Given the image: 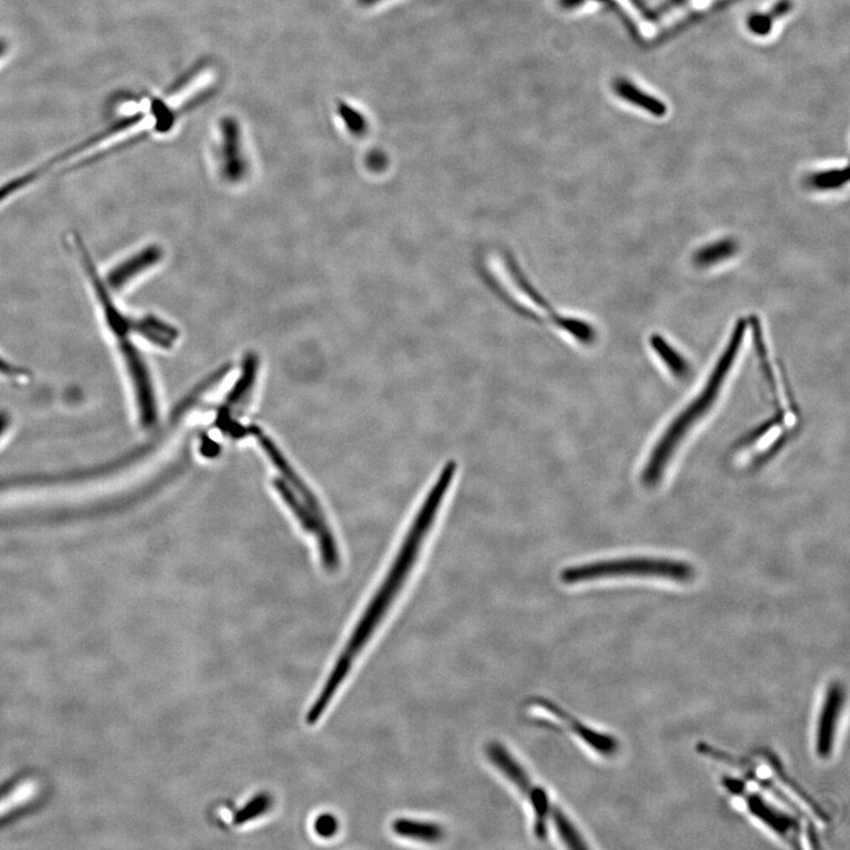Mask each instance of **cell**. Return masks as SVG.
Segmentation results:
<instances>
[{"label": "cell", "mask_w": 850, "mask_h": 850, "mask_svg": "<svg viewBox=\"0 0 850 850\" xmlns=\"http://www.w3.org/2000/svg\"><path fill=\"white\" fill-rule=\"evenodd\" d=\"M456 472V461H448L446 466H443L441 469L440 475L437 476L434 485L429 489L421 507L418 508L413 522H411L408 533L404 536L400 551H398L394 562H392L387 578L384 579L375 597L372 598L369 606L366 607L348 643H346L342 653H340V656L336 660L330 676L326 679L322 691L319 692L315 703L311 705L309 712H307V724H316L322 718L324 712L331 704L333 697L336 696L340 686L344 683L345 678L348 677L359 653L368 644L372 634H374L379 624H381L385 614L388 613L389 608L397 598L398 593L401 592L405 581H407L409 574L413 571L418 557H420L424 542L427 540V536L434 526L451 485H453Z\"/></svg>", "instance_id": "obj_1"}, {"label": "cell", "mask_w": 850, "mask_h": 850, "mask_svg": "<svg viewBox=\"0 0 850 850\" xmlns=\"http://www.w3.org/2000/svg\"><path fill=\"white\" fill-rule=\"evenodd\" d=\"M745 330H747L745 319L738 320L734 330H732L729 343L725 346L701 394L671 423L663 437L658 441L655 449L652 450L650 459L647 461L643 472V483L645 486L655 487L658 485L679 443L684 440L686 434L693 428V425L701 421L717 401L725 379H727L732 366L735 364L736 357L740 353Z\"/></svg>", "instance_id": "obj_2"}, {"label": "cell", "mask_w": 850, "mask_h": 850, "mask_svg": "<svg viewBox=\"0 0 850 850\" xmlns=\"http://www.w3.org/2000/svg\"><path fill=\"white\" fill-rule=\"evenodd\" d=\"M659 578L676 583H688L695 577L693 567L684 561L668 559L630 558L590 562L565 568L560 573L566 585L587 581L627 577Z\"/></svg>", "instance_id": "obj_3"}, {"label": "cell", "mask_w": 850, "mask_h": 850, "mask_svg": "<svg viewBox=\"0 0 850 850\" xmlns=\"http://www.w3.org/2000/svg\"><path fill=\"white\" fill-rule=\"evenodd\" d=\"M487 755L496 768L502 771L510 782L518 788L522 795L531 802L534 812V833L541 841L547 839V820L551 813L552 804L546 791L536 787L532 778L528 776L525 769L518 761L508 753V750L500 743H489Z\"/></svg>", "instance_id": "obj_4"}, {"label": "cell", "mask_w": 850, "mask_h": 850, "mask_svg": "<svg viewBox=\"0 0 850 850\" xmlns=\"http://www.w3.org/2000/svg\"><path fill=\"white\" fill-rule=\"evenodd\" d=\"M274 488L277 489L280 498L284 500L287 507L296 516L297 520L305 528V531L316 536L320 557L326 570L336 571L339 566V553L335 540L326 519L319 518L311 509L305 505V502L299 498L296 492L289 486L283 477L273 482Z\"/></svg>", "instance_id": "obj_5"}, {"label": "cell", "mask_w": 850, "mask_h": 850, "mask_svg": "<svg viewBox=\"0 0 850 850\" xmlns=\"http://www.w3.org/2000/svg\"><path fill=\"white\" fill-rule=\"evenodd\" d=\"M117 342H119L120 353L133 384L141 424L145 428H150L158 420V404H156L152 376L141 352L129 338L117 340Z\"/></svg>", "instance_id": "obj_6"}, {"label": "cell", "mask_w": 850, "mask_h": 850, "mask_svg": "<svg viewBox=\"0 0 850 850\" xmlns=\"http://www.w3.org/2000/svg\"><path fill=\"white\" fill-rule=\"evenodd\" d=\"M723 786L732 791V793L742 795L745 802H747L749 812L753 814L756 819L763 822L764 825H767L771 830H774V833L780 835L781 838L789 842L791 846L800 847L799 842L802 828L800 822L797 821L793 815L783 812V810L776 807L775 804L763 799L760 794L745 793L744 787L740 781L725 778Z\"/></svg>", "instance_id": "obj_7"}, {"label": "cell", "mask_w": 850, "mask_h": 850, "mask_svg": "<svg viewBox=\"0 0 850 850\" xmlns=\"http://www.w3.org/2000/svg\"><path fill=\"white\" fill-rule=\"evenodd\" d=\"M846 701V692L839 682L828 686L825 701L820 711L819 721L816 729V754L822 760L832 755L834 750L836 732L840 723L843 705Z\"/></svg>", "instance_id": "obj_8"}, {"label": "cell", "mask_w": 850, "mask_h": 850, "mask_svg": "<svg viewBox=\"0 0 850 850\" xmlns=\"http://www.w3.org/2000/svg\"><path fill=\"white\" fill-rule=\"evenodd\" d=\"M162 255L163 252L159 246L152 245L143 248L132 257L111 268L106 279H104V283L107 284L111 292L120 291L140 274L159 264Z\"/></svg>", "instance_id": "obj_9"}, {"label": "cell", "mask_w": 850, "mask_h": 850, "mask_svg": "<svg viewBox=\"0 0 850 850\" xmlns=\"http://www.w3.org/2000/svg\"><path fill=\"white\" fill-rule=\"evenodd\" d=\"M222 174L230 182H239L247 173V162L241 149L240 132L234 121L222 124Z\"/></svg>", "instance_id": "obj_10"}, {"label": "cell", "mask_w": 850, "mask_h": 850, "mask_svg": "<svg viewBox=\"0 0 850 850\" xmlns=\"http://www.w3.org/2000/svg\"><path fill=\"white\" fill-rule=\"evenodd\" d=\"M540 704L544 706L546 710L551 712V714L560 718L561 721L567 725L568 729L573 732V734L578 735L581 740L590 745V747L597 751L600 755L612 756L618 753L619 742L617 741V738L586 727V725L580 723L577 719H574V717L567 714V712L562 710L558 705L547 701H541Z\"/></svg>", "instance_id": "obj_11"}, {"label": "cell", "mask_w": 850, "mask_h": 850, "mask_svg": "<svg viewBox=\"0 0 850 850\" xmlns=\"http://www.w3.org/2000/svg\"><path fill=\"white\" fill-rule=\"evenodd\" d=\"M130 335L140 336L160 348L168 349L179 337V332L174 326L158 317L148 315L132 318L130 324Z\"/></svg>", "instance_id": "obj_12"}, {"label": "cell", "mask_w": 850, "mask_h": 850, "mask_svg": "<svg viewBox=\"0 0 850 850\" xmlns=\"http://www.w3.org/2000/svg\"><path fill=\"white\" fill-rule=\"evenodd\" d=\"M613 90L621 100L630 103L633 107L646 111V113L652 116L664 117L668 114V107H666V104L662 100L646 93L636 83L626 80V78H618V80L614 81Z\"/></svg>", "instance_id": "obj_13"}, {"label": "cell", "mask_w": 850, "mask_h": 850, "mask_svg": "<svg viewBox=\"0 0 850 850\" xmlns=\"http://www.w3.org/2000/svg\"><path fill=\"white\" fill-rule=\"evenodd\" d=\"M32 791V782L26 781L24 778H17L9 783L4 784L0 788V823L6 822L11 817L18 815L19 812L25 810L26 803L30 801Z\"/></svg>", "instance_id": "obj_14"}, {"label": "cell", "mask_w": 850, "mask_h": 850, "mask_svg": "<svg viewBox=\"0 0 850 850\" xmlns=\"http://www.w3.org/2000/svg\"><path fill=\"white\" fill-rule=\"evenodd\" d=\"M793 9L790 0H780L768 12H754L748 17L747 29L751 35L764 38L773 34L778 19L786 17Z\"/></svg>", "instance_id": "obj_15"}, {"label": "cell", "mask_w": 850, "mask_h": 850, "mask_svg": "<svg viewBox=\"0 0 850 850\" xmlns=\"http://www.w3.org/2000/svg\"><path fill=\"white\" fill-rule=\"evenodd\" d=\"M650 345L656 355L660 358L671 374L678 379L688 378L691 374V366L686 358L668 343L663 336L653 335L650 338Z\"/></svg>", "instance_id": "obj_16"}, {"label": "cell", "mask_w": 850, "mask_h": 850, "mask_svg": "<svg viewBox=\"0 0 850 850\" xmlns=\"http://www.w3.org/2000/svg\"><path fill=\"white\" fill-rule=\"evenodd\" d=\"M392 830L401 838L435 843L444 836L443 828L436 823L398 819L392 823Z\"/></svg>", "instance_id": "obj_17"}, {"label": "cell", "mask_w": 850, "mask_h": 850, "mask_svg": "<svg viewBox=\"0 0 850 850\" xmlns=\"http://www.w3.org/2000/svg\"><path fill=\"white\" fill-rule=\"evenodd\" d=\"M737 251L738 245L734 239L718 240L698 250L693 257V263L701 268L712 267L734 257Z\"/></svg>", "instance_id": "obj_18"}, {"label": "cell", "mask_w": 850, "mask_h": 850, "mask_svg": "<svg viewBox=\"0 0 850 850\" xmlns=\"http://www.w3.org/2000/svg\"><path fill=\"white\" fill-rule=\"evenodd\" d=\"M848 181V167L820 170V172L809 174L806 179L807 186L817 192L836 191L846 186Z\"/></svg>", "instance_id": "obj_19"}, {"label": "cell", "mask_w": 850, "mask_h": 850, "mask_svg": "<svg viewBox=\"0 0 850 850\" xmlns=\"http://www.w3.org/2000/svg\"><path fill=\"white\" fill-rule=\"evenodd\" d=\"M549 817H551L553 825L560 836L562 842L565 843L567 847L573 849H585L587 845L578 832V829L573 826V823L570 819L562 812V810L558 807H552L551 813H549Z\"/></svg>", "instance_id": "obj_20"}, {"label": "cell", "mask_w": 850, "mask_h": 850, "mask_svg": "<svg viewBox=\"0 0 850 850\" xmlns=\"http://www.w3.org/2000/svg\"><path fill=\"white\" fill-rule=\"evenodd\" d=\"M271 807V799L268 795H259L255 797L250 803L247 804L246 807L240 810L237 816H235V823H244L254 819V817H258L259 815L266 812L268 808Z\"/></svg>", "instance_id": "obj_21"}, {"label": "cell", "mask_w": 850, "mask_h": 850, "mask_svg": "<svg viewBox=\"0 0 850 850\" xmlns=\"http://www.w3.org/2000/svg\"><path fill=\"white\" fill-rule=\"evenodd\" d=\"M315 829L318 835L330 838L337 833L338 822L332 815H322L318 817Z\"/></svg>", "instance_id": "obj_22"}, {"label": "cell", "mask_w": 850, "mask_h": 850, "mask_svg": "<svg viewBox=\"0 0 850 850\" xmlns=\"http://www.w3.org/2000/svg\"><path fill=\"white\" fill-rule=\"evenodd\" d=\"M343 114L345 122L346 124H348L353 134L361 135L364 133L366 124L361 115H359L358 113H356V111H353L352 109H346Z\"/></svg>", "instance_id": "obj_23"}, {"label": "cell", "mask_w": 850, "mask_h": 850, "mask_svg": "<svg viewBox=\"0 0 850 850\" xmlns=\"http://www.w3.org/2000/svg\"><path fill=\"white\" fill-rule=\"evenodd\" d=\"M0 375L19 379L26 375V371L0 356Z\"/></svg>", "instance_id": "obj_24"}, {"label": "cell", "mask_w": 850, "mask_h": 850, "mask_svg": "<svg viewBox=\"0 0 850 850\" xmlns=\"http://www.w3.org/2000/svg\"><path fill=\"white\" fill-rule=\"evenodd\" d=\"M10 417L4 411H0V436L4 434L6 428L9 427Z\"/></svg>", "instance_id": "obj_25"}, {"label": "cell", "mask_w": 850, "mask_h": 850, "mask_svg": "<svg viewBox=\"0 0 850 850\" xmlns=\"http://www.w3.org/2000/svg\"><path fill=\"white\" fill-rule=\"evenodd\" d=\"M378 2H381V0H359V3H362L363 5H374Z\"/></svg>", "instance_id": "obj_26"}, {"label": "cell", "mask_w": 850, "mask_h": 850, "mask_svg": "<svg viewBox=\"0 0 850 850\" xmlns=\"http://www.w3.org/2000/svg\"><path fill=\"white\" fill-rule=\"evenodd\" d=\"M5 51L6 43L3 41V39H0V56H3Z\"/></svg>", "instance_id": "obj_27"}]
</instances>
